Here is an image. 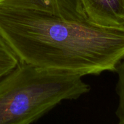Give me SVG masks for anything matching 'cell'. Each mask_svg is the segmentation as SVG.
I'll return each mask as SVG.
<instances>
[{
    "label": "cell",
    "instance_id": "obj_3",
    "mask_svg": "<svg viewBox=\"0 0 124 124\" xmlns=\"http://www.w3.org/2000/svg\"><path fill=\"white\" fill-rule=\"evenodd\" d=\"M89 21L109 27H124V0H81Z\"/></svg>",
    "mask_w": 124,
    "mask_h": 124
},
{
    "label": "cell",
    "instance_id": "obj_4",
    "mask_svg": "<svg viewBox=\"0 0 124 124\" xmlns=\"http://www.w3.org/2000/svg\"><path fill=\"white\" fill-rule=\"evenodd\" d=\"M0 4L36 7L69 20H88L83 9L81 0H0Z\"/></svg>",
    "mask_w": 124,
    "mask_h": 124
},
{
    "label": "cell",
    "instance_id": "obj_2",
    "mask_svg": "<svg viewBox=\"0 0 124 124\" xmlns=\"http://www.w3.org/2000/svg\"><path fill=\"white\" fill-rule=\"evenodd\" d=\"M89 90L80 75L20 62L0 79V124H32Z\"/></svg>",
    "mask_w": 124,
    "mask_h": 124
},
{
    "label": "cell",
    "instance_id": "obj_5",
    "mask_svg": "<svg viewBox=\"0 0 124 124\" xmlns=\"http://www.w3.org/2000/svg\"><path fill=\"white\" fill-rule=\"evenodd\" d=\"M20 60L0 33V79L14 69Z\"/></svg>",
    "mask_w": 124,
    "mask_h": 124
},
{
    "label": "cell",
    "instance_id": "obj_6",
    "mask_svg": "<svg viewBox=\"0 0 124 124\" xmlns=\"http://www.w3.org/2000/svg\"><path fill=\"white\" fill-rule=\"evenodd\" d=\"M116 72L118 77L116 86V92L118 96V106L116 110L117 124H124V58L119 63Z\"/></svg>",
    "mask_w": 124,
    "mask_h": 124
},
{
    "label": "cell",
    "instance_id": "obj_1",
    "mask_svg": "<svg viewBox=\"0 0 124 124\" xmlns=\"http://www.w3.org/2000/svg\"><path fill=\"white\" fill-rule=\"evenodd\" d=\"M0 33L20 62L81 77L116 72L124 58V27L65 20L28 6L0 4Z\"/></svg>",
    "mask_w": 124,
    "mask_h": 124
}]
</instances>
